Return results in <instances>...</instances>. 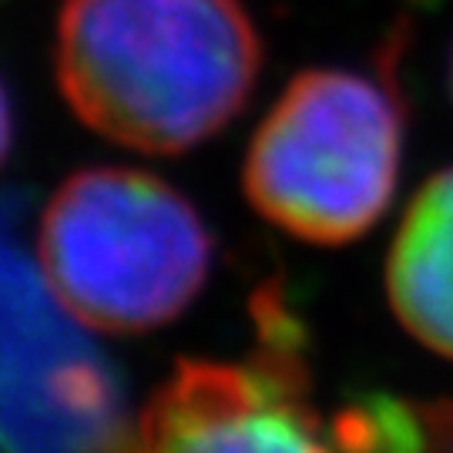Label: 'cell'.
I'll list each match as a JSON object with an SVG mask.
<instances>
[{
	"label": "cell",
	"mask_w": 453,
	"mask_h": 453,
	"mask_svg": "<svg viewBox=\"0 0 453 453\" xmlns=\"http://www.w3.org/2000/svg\"><path fill=\"white\" fill-rule=\"evenodd\" d=\"M262 41L239 0H61L54 71L114 145L179 155L242 111Z\"/></svg>",
	"instance_id": "6da1fadb"
},
{
	"label": "cell",
	"mask_w": 453,
	"mask_h": 453,
	"mask_svg": "<svg viewBox=\"0 0 453 453\" xmlns=\"http://www.w3.org/2000/svg\"><path fill=\"white\" fill-rule=\"evenodd\" d=\"M211 239L195 205L138 168H81L50 195L37 269L54 299L97 333H148L202 292Z\"/></svg>",
	"instance_id": "7a4b0ae2"
},
{
	"label": "cell",
	"mask_w": 453,
	"mask_h": 453,
	"mask_svg": "<svg viewBox=\"0 0 453 453\" xmlns=\"http://www.w3.org/2000/svg\"><path fill=\"white\" fill-rule=\"evenodd\" d=\"M400 158L403 104L393 84L357 71H306L252 134L245 198L296 239L353 242L393 202Z\"/></svg>",
	"instance_id": "3957f363"
},
{
	"label": "cell",
	"mask_w": 453,
	"mask_h": 453,
	"mask_svg": "<svg viewBox=\"0 0 453 453\" xmlns=\"http://www.w3.org/2000/svg\"><path fill=\"white\" fill-rule=\"evenodd\" d=\"M259 319L265 346L252 363H179L111 453H340L309 406L275 296Z\"/></svg>",
	"instance_id": "277c9868"
},
{
	"label": "cell",
	"mask_w": 453,
	"mask_h": 453,
	"mask_svg": "<svg viewBox=\"0 0 453 453\" xmlns=\"http://www.w3.org/2000/svg\"><path fill=\"white\" fill-rule=\"evenodd\" d=\"M78 319L17 249L4 256V450L111 453L121 396Z\"/></svg>",
	"instance_id": "5b68a950"
},
{
	"label": "cell",
	"mask_w": 453,
	"mask_h": 453,
	"mask_svg": "<svg viewBox=\"0 0 453 453\" xmlns=\"http://www.w3.org/2000/svg\"><path fill=\"white\" fill-rule=\"evenodd\" d=\"M387 296L413 340L453 359V168L413 195L389 249Z\"/></svg>",
	"instance_id": "8992f818"
},
{
	"label": "cell",
	"mask_w": 453,
	"mask_h": 453,
	"mask_svg": "<svg viewBox=\"0 0 453 453\" xmlns=\"http://www.w3.org/2000/svg\"><path fill=\"white\" fill-rule=\"evenodd\" d=\"M333 443L340 453H453V403L376 396L342 410Z\"/></svg>",
	"instance_id": "52a82bcc"
},
{
	"label": "cell",
	"mask_w": 453,
	"mask_h": 453,
	"mask_svg": "<svg viewBox=\"0 0 453 453\" xmlns=\"http://www.w3.org/2000/svg\"><path fill=\"white\" fill-rule=\"evenodd\" d=\"M450 91H453V54H450Z\"/></svg>",
	"instance_id": "ba28073f"
}]
</instances>
